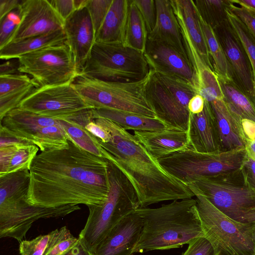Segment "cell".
Listing matches in <instances>:
<instances>
[{
  "label": "cell",
  "instance_id": "32",
  "mask_svg": "<svg viewBox=\"0 0 255 255\" xmlns=\"http://www.w3.org/2000/svg\"><path fill=\"white\" fill-rule=\"evenodd\" d=\"M200 19L214 71L219 78L233 80L231 68L214 29L200 16Z\"/></svg>",
  "mask_w": 255,
  "mask_h": 255
},
{
  "label": "cell",
  "instance_id": "31",
  "mask_svg": "<svg viewBox=\"0 0 255 255\" xmlns=\"http://www.w3.org/2000/svg\"><path fill=\"white\" fill-rule=\"evenodd\" d=\"M144 20L133 0H129L123 44L144 52L148 38Z\"/></svg>",
  "mask_w": 255,
  "mask_h": 255
},
{
  "label": "cell",
  "instance_id": "39",
  "mask_svg": "<svg viewBox=\"0 0 255 255\" xmlns=\"http://www.w3.org/2000/svg\"><path fill=\"white\" fill-rule=\"evenodd\" d=\"M20 5V4H19ZM21 18L19 5L0 20V49L8 44Z\"/></svg>",
  "mask_w": 255,
  "mask_h": 255
},
{
  "label": "cell",
  "instance_id": "46",
  "mask_svg": "<svg viewBox=\"0 0 255 255\" xmlns=\"http://www.w3.org/2000/svg\"><path fill=\"white\" fill-rule=\"evenodd\" d=\"M205 100L199 94L195 95L189 101L188 105V109L190 113L198 114L200 113L204 109Z\"/></svg>",
  "mask_w": 255,
  "mask_h": 255
},
{
  "label": "cell",
  "instance_id": "44",
  "mask_svg": "<svg viewBox=\"0 0 255 255\" xmlns=\"http://www.w3.org/2000/svg\"><path fill=\"white\" fill-rule=\"evenodd\" d=\"M48 1L64 22L76 10L74 0H50Z\"/></svg>",
  "mask_w": 255,
  "mask_h": 255
},
{
  "label": "cell",
  "instance_id": "22",
  "mask_svg": "<svg viewBox=\"0 0 255 255\" xmlns=\"http://www.w3.org/2000/svg\"><path fill=\"white\" fill-rule=\"evenodd\" d=\"M133 135L156 160L190 146L188 131L171 128L134 131Z\"/></svg>",
  "mask_w": 255,
  "mask_h": 255
},
{
  "label": "cell",
  "instance_id": "41",
  "mask_svg": "<svg viewBox=\"0 0 255 255\" xmlns=\"http://www.w3.org/2000/svg\"><path fill=\"white\" fill-rule=\"evenodd\" d=\"M145 23L148 33L152 31L156 20V9L155 0H133Z\"/></svg>",
  "mask_w": 255,
  "mask_h": 255
},
{
  "label": "cell",
  "instance_id": "40",
  "mask_svg": "<svg viewBox=\"0 0 255 255\" xmlns=\"http://www.w3.org/2000/svg\"><path fill=\"white\" fill-rule=\"evenodd\" d=\"M113 0H88L86 7L88 10L96 35L101 26Z\"/></svg>",
  "mask_w": 255,
  "mask_h": 255
},
{
  "label": "cell",
  "instance_id": "33",
  "mask_svg": "<svg viewBox=\"0 0 255 255\" xmlns=\"http://www.w3.org/2000/svg\"><path fill=\"white\" fill-rule=\"evenodd\" d=\"M58 119L68 136L79 146L98 156L104 158V149L96 137L75 117Z\"/></svg>",
  "mask_w": 255,
  "mask_h": 255
},
{
  "label": "cell",
  "instance_id": "7",
  "mask_svg": "<svg viewBox=\"0 0 255 255\" xmlns=\"http://www.w3.org/2000/svg\"><path fill=\"white\" fill-rule=\"evenodd\" d=\"M148 75L131 83L107 81L82 75L72 83L82 98L94 109L116 110L156 118L146 96Z\"/></svg>",
  "mask_w": 255,
  "mask_h": 255
},
{
  "label": "cell",
  "instance_id": "5",
  "mask_svg": "<svg viewBox=\"0 0 255 255\" xmlns=\"http://www.w3.org/2000/svg\"><path fill=\"white\" fill-rule=\"evenodd\" d=\"M108 161L110 191L103 204L88 206L89 216L78 238L91 252L125 216L139 207L132 185L123 172Z\"/></svg>",
  "mask_w": 255,
  "mask_h": 255
},
{
  "label": "cell",
  "instance_id": "51",
  "mask_svg": "<svg viewBox=\"0 0 255 255\" xmlns=\"http://www.w3.org/2000/svg\"><path fill=\"white\" fill-rule=\"evenodd\" d=\"M234 4H239L255 15V0H231Z\"/></svg>",
  "mask_w": 255,
  "mask_h": 255
},
{
  "label": "cell",
  "instance_id": "43",
  "mask_svg": "<svg viewBox=\"0 0 255 255\" xmlns=\"http://www.w3.org/2000/svg\"><path fill=\"white\" fill-rule=\"evenodd\" d=\"M228 9L245 25L255 38V15L244 8L238 6L231 0Z\"/></svg>",
  "mask_w": 255,
  "mask_h": 255
},
{
  "label": "cell",
  "instance_id": "11",
  "mask_svg": "<svg viewBox=\"0 0 255 255\" xmlns=\"http://www.w3.org/2000/svg\"><path fill=\"white\" fill-rule=\"evenodd\" d=\"M0 122V130L37 146L41 151L66 147L71 139L58 119L19 108L9 111Z\"/></svg>",
  "mask_w": 255,
  "mask_h": 255
},
{
  "label": "cell",
  "instance_id": "42",
  "mask_svg": "<svg viewBox=\"0 0 255 255\" xmlns=\"http://www.w3.org/2000/svg\"><path fill=\"white\" fill-rule=\"evenodd\" d=\"M182 255H216L210 242L205 237L196 238L189 244Z\"/></svg>",
  "mask_w": 255,
  "mask_h": 255
},
{
  "label": "cell",
  "instance_id": "26",
  "mask_svg": "<svg viewBox=\"0 0 255 255\" xmlns=\"http://www.w3.org/2000/svg\"><path fill=\"white\" fill-rule=\"evenodd\" d=\"M129 0H113L96 35V41L124 43Z\"/></svg>",
  "mask_w": 255,
  "mask_h": 255
},
{
  "label": "cell",
  "instance_id": "24",
  "mask_svg": "<svg viewBox=\"0 0 255 255\" xmlns=\"http://www.w3.org/2000/svg\"><path fill=\"white\" fill-rule=\"evenodd\" d=\"M210 103L216 122L221 150L245 148L246 138L242 127V119L223 100H216Z\"/></svg>",
  "mask_w": 255,
  "mask_h": 255
},
{
  "label": "cell",
  "instance_id": "12",
  "mask_svg": "<svg viewBox=\"0 0 255 255\" xmlns=\"http://www.w3.org/2000/svg\"><path fill=\"white\" fill-rule=\"evenodd\" d=\"M17 59L19 72L30 75L39 87L72 83L80 75L66 43L33 51Z\"/></svg>",
  "mask_w": 255,
  "mask_h": 255
},
{
  "label": "cell",
  "instance_id": "55",
  "mask_svg": "<svg viewBox=\"0 0 255 255\" xmlns=\"http://www.w3.org/2000/svg\"></svg>",
  "mask_w": 255,
  "mask_h": 255
},
{
  "label": "cell",
  "instance_id": "47",
  "mask_svg": "<svg viewBox=\"0 0 255 255\" xmlns=\"http://www.w3.org/2000/svg\"><path fill=\"white\" fill-rule=\"evenodd\" d=\"M21 0H0V20L18 7Z\"/></svg>",
  "mask_w": 255,
  "mask_h": 255
},
{
  "label": "cell",
  "instance_id": "23",
  "mask_svg": "<svg viewBox=\"0 0 255 255\" xmlns=\"http://www.w3.org/2000/svg\"><path fill=\"white\" fill-rule=\"evenodd\" d=\"M155 3L156 23L147 38L168 45L187 57L180 27L170 0H156Z\"/></svg>",
  "mask_w": 255,
  "mask_h": 255
},
{
  "label": "cell",
  "instance_id": "34",
  "mask_svg": "<svg viewBox=\"0 0 255 255\" xmlns=\"http://www.w3.org/2000/svg\"><path fill=\"white\" fill-rule=\"evenodd\" d=\"M201 18L213 29L227 20V8L230 0H193Z\"/></svg>",
  "mask_w": 255,
  "mask_h": 255
},
{
  "label": "cell",
  "instance_id": "2",
  "mask_svg": "<svg viewBox=\"0 0 255 255\" xmlns=\"http://www.w3.org/2000/svg\"><path fill=\"white\" fill-rule=\"evenodd\" d=\"M92 116L110 134L107 142L97 139L104 149V158L128 179L136 193L139 207L194 197L189 187L167 172L133 135L110 120Z\"/></svg>",
  "mask_w": 255,
  "mask_h": 255
},
{
  "label": "cell",
  "instance_id": "28",
  "mask_svg": "<svg viewBox=\"0 0 255 255\" xmlns=\"http://www.w3.org/2000/svg\"><path fill=\"white\" fill-rule=\"evenodd\" d=\"M39 148L21 141L0 147V176L29 170Z\"/></svg>",
  "mask_w": 255,
  "mask_h": 255
},
{
  "label": "cell",
  "instance_id": "16",
  "mask_svg": "<svg viewBox=\"0 0 255 255\" xmlns=\"http://www.w3.org/2000/svg\"><path fill=\"white\" fill-rule=\"evenodd\" d=\"M19 8L20 21L8 44L63 29L64 22L48 0H22Z\"/></svg>",
  "mask_w": 255,
  "mask_h": 255
},
{
  "label": "cell",
  "instance_id": "15",
  "mask_svg": "<svg viewBox=\"0 0 255 255\" xmlns=\"http://www.w3.org/2000/svg\"><path fill=\"white\" fill-rule=\"evenodd\" d=\"M213 29L231 68L233 80L255 101L252 65L238 35L228 19Z\"/></svg>",
  "mask_w": 255,
  "mask_h": 255
},
{
  "label": "cell",
  "instance_id": "37",
  "mask_svg": "<svg viewBox=\"0 0 255 255\" xmlns=\"http://www.w3.org/2000/svg\"><path fill=\"white\" fill-rule=\"evenodd\" d=\"M228 20L238 35L251 62L255 83V38L245 25L227 8Z\"/></svg>",
  "mask_w": 255,
  "mask_h": 255
},
{
  "label": "cell",
  "instance_id": "53",
  "mask_svg": "<svg viewBox=\"0 0 255 255\" xmlns=\"http://www.w3.org/2000/svg\"><path fill=\"white\" fill-rule=\"evenodd\" d=\"M76 10L86 7L88 0H74Z\"/></svg>",
  "mask_w": 255,
  "mask_h": 255
},
{
  "label": "cell",
  "instance_id": "18",
  "mask_svg": "<svg viewBox=\"0 0 255 255\" xmlns=\"http://www.w3.org/2000/svg\"><path fill=\"white\" fill-rule=\"evenodd\" d=\"M144 54L150 69L155 73L182 79L196 89L195 71L187 57L168 45L148 38Z\"/></svg>",
  "mask_w": 255,
  "mask_h": 255
},
{
  "label": "cell",
  "instance_id": "27",
  "mask_svg": "<svg viewBox=\"0 0 255 255\" xmlns=\"http://www.w3.org/2000/svg\"><path fill=\"white\" fill-rule=\"evenodd\" d=\"M63 29L29 37L10 43L0 49V57L3 60L17 58L25 54L46 47L66 43Z\"/></svg>",
  "mask_w": 255,
  "mask_h": 255
},
{
  "label": "cell",
  "instance_id": "17",
  "mask_svg": "<svg viewBox=\"0 0 255 255\" xmlns=\"http://www.w3.org/2000/svg\"><path fill=\"white\" fill-rule=\"evenodd\" d=\"M145 92L156 118L164 123L167 128L188 131L189 110L176 100L158 80L152 69Z\"/></svg>",
  "mask_w": 255,
  "mask_h": 255
},
{
  "label": "cell",
  "instance_id": "13",
  "mask_svg": "<svg viewBox=\"0 0 255 255\" xmlns=\"http://www.w3.org/2000/svg\"><path fill=\"white\" fill-rule=\"evenodd\" d=\"M17 108L56 119L94 109L82 98L72 83L35 88Z\"/></svg>",
  "mask_w": 255,
  "mask_h": 255
},
{
  "label": "cell",
  "instance_id": "30",
  "mask_svg": "<svg viewBox=\"0 0 255 255\" xmlns=\"http://www.w3.org/2000/svg\"><path fill=\"white\" fill-rule=\"evenodd\" d=\"M224 96L223 100L242 119L255 121V101L249 96L234 80L219 78Z\"/></svg>",
  "mask_w": 255,
  "mask_h": 255
},
{
  "label": "cell",
  "instance_id": "35",
  "mask_svg": "<svg viewBox=\"0 0 255 255\" xmlns=\"http://www.w3.org/2000/svg\"><path fill=\"white\" fill-rule=\"evenodd\" d=\"M155 75L176 100L188 109L190 100L197 94L194 86L187 81L178 77L155 72Z\"/></svg>",
  "mask_w": 255,
  "mask_h": 255
},
{
  "label": "cell",
  "instance_id": "21",
  "mask_svg": "<svg viewBox=\"0 0 255 255\" xmlns=\"http://www.w3.org/2000/svg\"><path fill=\"white\" fill-rule=\"evenodd\" d=\"M188 133L190 148L202 153L222 151L215 116L209 102L205 101L200 113H190Z\"/></svg>",
  "mask_w": 255,
  "mask_h": 255
},
{
  "label": "cell",
  "instance_id": "14",
  "mask_svg": "<svg viewBox=\"0 0 255 255\" xmlns=\"http://www.w3.org/2000/svg\"><path fill=\"white\" fill-rule=\"evenodd\" d=\"M170 0L180 27L187 56L195 73L205 66L213 70L200 16L193 0Z\"/></svg>",
  "mask_w": 255,
  "mask_h": 255
},
{
  "label": "cell",
  "instance_id": "1",
  "mask_svg": "<svg viewBox=\"0 0 255 255\" xmlns=\"http://www.w3.org/2000/svg\"><path fill=\"white\" fill-rule=\"evenodd\" d=\"M27 194L32 205L54 208L104 203L110 183L108 161L71 139L66 147L41 151L32 161Z\"/></svg>",
  "mask_w": 255,
  "mask_h": 255
},
{
  "label": "cell",
  "instance_id": "3",
  "mask_svg": "<svg viewBox=\"0 0 255 255\" xmlns=\"http://www.w3.org/2000/svg\"><path fill=\"white\" fill-rule=\"evenodd\" d=\"M195 198L174 200L156 208L138 207L143 227L135 253L179 248L205 237Z\"/></svg>",
  "mask_w": 255,
  "mask_h": 255
},
{
  "label": "cell",
  "instance_id": "6",
  "mask_svg": "<svg viewBox=\"0 0 255 255\" xmlns=\"http://www.w3.org/2000/svg\"><path fill=\"white\" fill-rule=\"evenodd\" d=\"M188 186L195 197L205 237L213 245L216 255H255V224L230 218L214 206L193 184Z\"/></svg>",
  "mask_w": 255,
  "mask_h": 255
},
{
  "label": "cell",
  "instance_id": "49",
  "mask_svg": "<svg viewBox=\"0 0 255 255\" xmlns=\"http://www.w3.org/2000/svg\"><path fill=\"white\" fill-rule=\"evenodd\" d=\"M18 60H7L0 64V75L20 73Z\"/></svg>",
  "mask_w": 255,
  "mask_h": 255
},
{
  "label": "cell",
  "instance_id": "52",
  "mask_svg": "<svg viewBox=\"0 0 255 255\" xmlns=\"http://www.w3.org/2000/svg\"><path fill=\"white\" fill-rule=\"evenodd\" d=\"M245 148L248 156L255 161V140H246Z\"/></svg>",
  "mask_w": 255,
  "mask_h": 255
},
{
  "label": "cell",
  "instance_id": "19",
  "mask_svg": "<svg viewBox=\"0 0 255 255\" xmlns=\"http://www.w3.org/2000/svg\"><path fill=\"white\" fill-rule=\"evenodd\" d=\"M143 227L135 210L118 222L91 251L92 255H133Z\"/></svg>",
  "mask_w": 255,
  "mask_h": 255
},
{
  "label": "cell",
  "instance_id": "25",
  "mask_svg": "<svg viewBox=\"0 0 255 255\" xmlns=\"http://www.w3.org/2000/svg\"><path fill=\"white\" fill-rule=\"evenodd\" d=\"M38 85L27 74L0 75V120L17 108Z\"/></svg>",
  "mask_w": 255,
  "mask_h": 255
},
{
  "label": "cell",
  "instance_id": "45",
  "mask_svg": "<svg viewBox=\"0 0 255 255\" xmlns=\"http://www.w3.org/2000/svg\"><path fill=\"white\" fill-rule=\"evenodd\" d=\"M241 169L247 181L255 188V161L246 154Z\"/></svg>",
  "mask_w": 255,
  "mask_h": 255
},
{
  "label": "cell",
  "instance_id": "9",
  "mask_svg": "<svg viewBox=\"0 0 255 255\" xmlns=\"http://www.w3.org/2000/svg\"><path fill=\"white\" fill-rule=\"evenodd\" d=\"M217 208L230 218L255 224V188L246 180L241 169L192 183Z\"/></svg>",
  "mask_w": 255,
  "mask_h": 255
},
{
  "label": "cell",
  "instance_id": "29",
  "mask_svg": "<svg viewBox=\"0 0 255 255\" xmlns=\"http://www.w3.org/2000/svg\"><path fill=\"white\" fill-rule=\"evenodd\" d=\"M94 116L110 120L124 129L134 131H154L167 128L166 125L156 118L132 113L110 109H93Z\"/></svg>",
  "mask_w": 255,
  "mask_h": 255
},
{
  "label": "cell",
  "instance_id": "20",
  "mask_svg": "<svg viewBox=\"0 0 255 255\" xmlns=\"http://www.w3.org/2000/svg\"><path fill=\"white\" fill-rule=\"evenodd\" d=\"M66 43L79 72L83 69L96 42V33L86 7L76 10L64 23Z\"/></svg>",
  "mask_w": 255,
  "mask_h": 255
},
{
  "label": "cell",
  "instance_id": "36",
  "mask_svg": "<svg viewBox=\"0 0 255 255\" xmlns=\"http://www.w3.org/2000/svg\"><path fill=\"white\" fill-rule=\"evenodd\" d=\"M54 231L43 255H64L79 241V238L75 237L66 226Z\"/></svg>",
  "mask_w": 255,
  "mask_h": 255
},
{
  "label": "cell",
  "instance_id": "38",
  "mask_svg": "<svg viewBox=\"0 0 255 255\" xmlns=\"http://www.w3.org/2000/svg\"><path fill=\"white\" fill-rule=\"evenodd\" d=\"M54 230L47 234L40 235L30 240L19 242L20 255H43L53 235Z\"/></svg>",
  "mask_w": 255,
  "mask_h": 255
},
{
  "label": "cell",
  "instance_id": "50",
  "mask_svg": "<svg viewBox=\"0 0 255 255\" xmlns=\"http://www.w3.org/2000/svg\"><path fill=\"white\" fill-rule=\"evenodd\" d=\"M64 255H92V254L79 238L77 244Z\"/></svg>",
  "mask_w": 255,
  "mask_h": 255
},
{
  "label": "cell",
  "instance_id": "10",
  "mask_svg": "<svg viewBox=\"0 0 255 255\" xmlns=\"http://www.w3.org/2000/svg\"><path fill=\"white\" fill-rule=\"evenodd\" d=\"M157 160L167 172L187 186L201 177L236 170L240 165L236 150L202 153L189 147Z\"/></svg>",
  "mask_w": 255,
  "mask_h": 255
},
{
  "label": "cell",
  "instance_id": "48",
  "mask_svg": "<svg viewBox=\"0 0 255 255\" xmlns=\"http://www.w3.org/2000/svg\"><path fill=\"white\" fill-rule=\"evenodd\" d=\"M241 124L246 140H255V121L243 119Z\"/></svg>",
  "mask_w": 255,
  "mask_h": 255
},
{
  "label": "cell",
  "instance_id": "4",
  "mask_svg": "<svg viewBox=\"0 0 255 255\" xmlns=\"http://www.w3.org/2000/svg\"><path fill=\"white\" fill-rule=\"evenodd\" d=\"M29 170L0 176V238H12L20 242L35 221L60 218L80 209L79 205L54 208L31 205L27 200Z\"/></svg>",
  "mask_w": 255,
  "mask_h": 255
},
{
  "label": "cell",
  "instance_id": "8",
  "mask_svg": "<svg viewBox=\"0 0 255 255\" xmlns=\"http://www.w3.org/2000/svg\"><path fill=\"white\" fill-rule=\"evenodd\" d=\"M150 68L144 52L121 43L95 42L79 75L121 83L142 80Z\"/></svg>",
  "mask_w": 255,
  "mask_h": 255
},
{
  "label": "cell",
  "instance_id": "54",
  "mask_svg": "<svg viewBox=\"0 0 255 255\" xmlns=\"http://www.w3.org/2000/svg\"><path fill=\"white\" fill-rule=\"evenodd\" d=\"M254 241H255V225L254 229Z\"/></svg>",
  "mask_w": 255,
  "mask_h": 255
}]
</instances>
